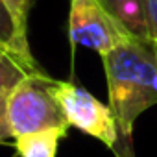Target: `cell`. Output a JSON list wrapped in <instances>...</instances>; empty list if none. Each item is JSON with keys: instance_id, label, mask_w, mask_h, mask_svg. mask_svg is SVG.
Here are the masks:
<instances>
[{"instance_id": "cell-1", "label": "cell", "mask_w": 157, "mask_h": 157, "mask_svg": "<svg viewBox=\"0 0 157 157\" xmlns=\"http://www.w3.org/2000/svg\"><path fill=\"white\" fill-rule=\"evenodd\" d=\"M109 107L118 131L129 144L137 118L157 104V54L150 41L131 37L102 56Z\"/></svg>"}, {"instance_id": "cell-2", "label": "cell", "mask_w": 157, "mask_h": 157, "mask_svg": "<svg viewBox=\"0 0 157 157\" xmlns=\"http://www.w3.org/2000/svg\"><path fill=\"white\" fill-rule=\"evenodd\" d=\"M52 78L28 76L6 98L8 124L13 139L52 128H70L59 104L50 93Z\"/></svg>"}, {"instance_id": "cell-3", "label": "cell", "mask_w": 157, "mask_h": 157, "mask_svg": "<svg viewBox=\"0 0 157 157\" xmlns=\"http://www.w3.org/2000/svg\"><path fill=\"white\" fill-rule=\"evenodd\" d=\"M50 93L59 104L68 126L82 129L83 133L98 139L107 148H115L118 142V124L109 105L100 102L82 85L72 82L50 83Z\"/></svg>"}, {"instance_id": "cell-4", "label": "cell", "mask_w": 157, "mask_h": 157, "mask_svg": "<svg viewBox=\"0 0 157 157\" xmlns=\"http://www.w3.org/2000/svg\"><path fill=\"white\" fill-rule=\"evenodd\" d=\"M68 37L72 46L91 48L102 57L133 35L98 0H70Z\"/></svg>"}, {"instance_id": "cell-5", "label": "cell", "mask_w": 157, "mask_h": 157, "mask_svg": "<svg viewBox=\"0 0 157 157\" xmlns=\"http://www.w3.org/2000/svg\"><path fill=\"white\" fill-rule=\"evenodd\" d=\"M98 2L137 39L148 41L144 0H98Z\"/></svg>"}, {"instance_id": "cell-6", "label": "cell", "mask_w": 157, "mask_h": 157, "mask_svg": "<svg viewBox=\"0 0 157 157\" xmlns=\"http://www.w3.org/2000/svg\"><path fill=\"white\" fill-rule=\"evenodd\" d=\"M68 128H52L15 139L19 157H56L61 139L67 137Z\"/></svg>"}, {"instance_id": "cell-7", "label": "cell", "mask_w": 157, "mask_h": 157, "mask_svg": "<svg viewBox=\"0 0 157 157\" xmlns=\"http://www.w3.org/2000/svg\"><path fill=\"white\" fill-rule=\"evenodd\" d=\"M46 74L41 67H32L15 54L0 48V98H8L10 93L28 76Z\"/></svg>"}, {"instance_id": "cell-8", "label": "cell", "mask_w": 157, "mask_h": 157, "mask_svg": "<svg viewBox=\"0 0 157 157\" xmlns=\"http://www.w3.org/2000/svg\"><path fill=\"white\" fill-rule=\"evenodd\" d=\"M0 48L10 52V54L19 56L21 59H24L32 67H39V63L32 56L30 44L21 41L17 28H15V22H13V19H11V15L2 0H0Z\"/></svg>"}, {"instance_id": "cell-9", "label": "cell", "mask_w": 157, "mask_h": 157, "mask_svg": "<svg viewBox=\"0 0 157 157\" xmlns=\"http://www.w3.org/2000/svg\"><path fill=\"white\" fill-rule=\"evenodd\" d=\"M2 2L8 8V11L15 22L21 41L28 44V15L33 6V0H2Z\"/></svg>"}, {"instance_id": "cell-10", "label": "cell", "mask_w": 157, "mask_h": 157, "mask_svg": "<svg viewBox=\"0 0 157 157\" xmlns=\"http://www.w3.org/2000/svg\"><path fill=\"white\" fill-rule=\"evenodd\" d=\"M144 13H146V30L148 41L157 43V0H144Z\"/></svg>"}, {"instance_id": "cell-11", "label": "cell", "mask_w": 157, "mask_h": 157, "mask_svg": "<svg viewBox=\"0 0 157 157\" xmlns=\"http://www.w3.org/2000/svg\"><path fill=\"white\" fill-rule=\"evenodd\" d=\"M11 129L8 124V113H6V98H0V144L11 140Z\"/></svg>"}, {"instance_id": "cell-12", "label": "cell", "mask_w": 157, "mask_h": 157, "mask_svg": "<svg viewBox=\"0 0 157 157\" xmlns=\"http://www.w3.org/2000/svg\"><path fill=\"white\" fill-rule=\"evenodd\" d=\"M151 44H153V43H151ZM153 48H155V54H157V43H155V44H153Z\"/></svg>"}]
</instances>
